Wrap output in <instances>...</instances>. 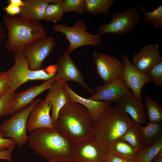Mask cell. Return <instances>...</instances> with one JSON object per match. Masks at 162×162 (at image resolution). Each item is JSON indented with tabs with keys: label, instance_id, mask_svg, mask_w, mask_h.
<instances>
[{
	"label": "cell",
	"instance_id": "1",
	"mask_svg": "<svg viewBox=\"0 0 162 162\" xmlns=\"http://www.w3.org/2000/svg\"><path fill=\"white\" fill-rule=\"evenodd\" d=\"M93 122L84 106L69 102L59 111L54 128L75 145L95 137Z\"/></svg>",
	"mask_w": 162,
	"mask_h": 162
},
{
	"label": "cell",
	"instance_id": "2",
	"mask_svg": "<svg viewBox=\"0 0 162 162\" xmlns=\"http://www.w3.org/2000/svg\"><path fill=\"white\" fill-rule=\"evenodd\" d=\"M27 142L35 153L48 162L73 160L74 145L54 128H41L31 132Z\"/></svg>",
	"mask_w": 162,
	"mask_h": 162
},
{
	"label": "cell",
	"instance_id": "3",
	"mask_svg": "<svg viewBox=\"0 0 162 162\" xmlns=\"http://www.w3.org/2000/svg\"><path fill=\"white\" fill-rule=\"evenodd\" d=\"M3 19L7 29L5 47L8 52H21L34 41L46 36V31L39 21L20 16H7Z\"/></svg>",
	"mask_w": 162,
	"mask_h": 162
},
{
	"label": "cell",
	"instance_id": "4",
	"mask_svg": "<svg viewBox=\"0 0 162 162\" xmlns=\"http://www.w3.org/2000/svg\"><path fill=\"white\" fill-rule=\"evenodd\" d=\"M134 122L127 114L117 106L105 110L93 123L95 138L100 144L107 149L121 138Z\"/></svg>",
	"mask_w": 162,
	"mask_h": 162
},
{
	"label": "cell",
	"instance_id": "5",
	"mask_svg": "<svg viewBox=\"0 0 162 162\" xmlns=\"http://www.w3.org/2000/svg\"><path fill=\"white\" fill-rule=\"evenodd\" d=\"M15 63L7 71L10 85L8 92L15 93L16 90L24 83L31 81L41 80L45 81L54 78L56 75V64L38 70L30 69L26 58L21 52L14 53Z\"/></svg>",
	"mask_w": 162,
	"mask_h": 162
},
{
	"label": "cell",
	"instance_id": "6",
	"mask_svg": "<svg viewBox=\"0 0 162 162\" xmlns=\"http://www.w3.org/2000/svg\"><path fill=\"white\" fill-rule=\"evenodd\" d=\"M87 26L81 19L77 20L73 26L63 24L54 25L52 29L56 32L64 34L69 44L67 51L70 54L80 47L87 45L95 46L102 42L99 34H92L87 32Z\"/></svg>",
	"mask_w": 162,
	"mask_h": 162
},
{
	"label": "cell",
	"instance_id": "7",
	"mask_svg": "<svg viewBox=\"0 0 162 162\" xmlns=\"http://www.w3.org/2000/svg\"><path fill=\"white\" fill-rule=\"evenodd\" d=\"M40 99L34 100L26 108L13 114L0 125V131L6 138L12 139L19 147L27 142V122L29 114L34 107Z\"/></svg>",
	"mask_w": 162,
	"mask_h": 162
},
{
	"label": "cell",
	"instance_id": "8",
	"mask_svg": "<svg viewBox=\"0 0 162 162\" xmlns=\"http://www.w3.org/2000/svg\"><path fill=\"white\" fill-rule=\"evenodd\" d=\"M140 19V12L134 7L127 8L122 13L116 11L109 23L100 26L97 34L100 36L110 33L123 35L132 31Z\"/></svg>",
	"mask_w": 162,
	"mask_h": 162
},
{
	"label": "cell",
	"instance_id": "9",
	"mask_svg": "<svg viewBox=\"0 0 162 162\" xmlns=\"http://www.w3.org/2000/svg\"><path fill=\"white\" fill-rule=\"evenodd\" d=\"M56 44L54 37L46 36L34 41L21 52L26 58L29 68L38 70L42 69L43 61L52 52Z\"/></svg>",
	"mask_w": 162,
	"mask_h": 162
},
{
	"label": "cell",
	"instance_id": "10",
	"mask_svg": "<svg viewBox=\"0 0 162 162\" xmlns=\"http://www.w3.org/2000/svg\"><path fill=\"white\" fill-rule=\"evenodd\" d=\"M93 57L97 73L104 82L108 83L121 77L122 63L117 58L94 50Z\"/></svg>",
	"mask_w": 162,
	"mask_h": 162
},
{
	"label": "cell",
	"instance_id": "11",
	"mask_svg": "<svg viewBox=\"0 0 162 162\" xmlns=\"http://www.w3.org/2000/svg\"><path fill=\"white\" fill-rule=\"evenodd\" d=\"M123 70L121 79L127 87L130 88L135 96L142 101V88L146 83L152 82L148 75L137 69L130 61L128 56L123 54L122 56Z\"/></svg>",
	"mask_w": 162,
	"mask_h": 162
},
{
	"label": "cell",
	"instance_id": "12",
	"mask_svg": "<svg viewBox=\"0 0 162 162\" xmlns=\"http://www.w3.org/2000/svg\"><path fill=\"white\" fill-rule=\"evenodd\" d=\"M67 51L64 52L59 58L57 65L56 75L60 83L73 81L78 83L90 94H93L95 91L85 82L80 71L71 58Z\"/></svg>",
	"mask_w": 162,
	"mask_h": 162
},
{
	"label": "cell",
	"instance_id": "13",
	"mask_svg": "<svg viewBox=\"0 0 162 162\" xmlns=\"http://www.w3.org/2000/svg\"><path fill=\"white\" fill-rule=\"evenodd\" d=\"M107 151L94 138L74 145V162H104Z\"/></svg>",
	"mask_w": 162,
	"mask_h": 162
},
{
	"label": "cell",
	"instance_id": "14",
	"mask_svg": "<svg viewBox=\"0 0 162 162\" xmlns=\"http://www.w3.org/2000/svg\"><path fill=\"white\" fill-rule=\"evenodd\" d=\"M51 104L46 97L40 100L33 107L28 117L27 122V131L32 132L41 128H54L50 115Z\"/></svg>",
	"mask_w": 162,
	"mask_h": 162
},
{
	"label": "cell",
	"instance_id": "15",
	"mask_svg": "<svg viewBox=\"0 0 162 162\" xmlns=\"http://www.w3.org/2000/svg\"><path fill=\"white\" fill-rule=\"evenodd\" d=\"M95 93L89 99L117 103L123 97L129 93V90L121 78L113 82L96 86Z\"/></svg>",
	"mask_w": 162,
	"mask_h": 162
},
{
	"label": "cell",
	"instance_id": "16",
	"mask_svg": "<svg viewBox=\"0 0 162 162\" xmlns=\"http://www.w3.org/2000/svg\"><path fill=\"white\" fill-rule=\"evenodd\" d=\"M162 60L158 44H149L143 47L133 57V65L143 73L148 74L151 69Z\"/></svg>",
	"mask_w": 162,
	"mask_h": 162
},
{
	"label": "cell",
	"instance_id": "17",
	"mask_svg": "<svg viewBox=\"0 0 162 162\" xmlns=\"http://www.w3.org/2000/svg\"><path fill=\"white\" fill-rule=\"evenodd\" d=\"M57 79L56 75L53 78L41 84L32 86L26 90L15 93L12 114L27 108L35 97L52 87L57 82Z\"/></svg>",
	"mask_w": 162,
	"mask_h": 162
},
{
	"label": "cell",
	"instance_id": "18",
	"mask_svg": "<svg viewBox=\"0 0 162 162\" xmlns=\"http://www.w3.org/2000/svg\"><path fill=\"white\" fill-rule=\"evenodd\" d=\"M141 101L130 91L116 103L117 106L128 114L134 122L141 124L146 121L144 105Z\"/></svg>",
	"mask_w": 162,
	"mask_h": 162
},
{
	"label": "cell",
	"instance_id": "19",
	"mask_svg": "<svg viewBox=\"0 0 162 162\" xmlns=\"http://www.w3.org/2000/svg\"><path fill=\"white\" fill-rule=\"evenodd\" d=\"M49 90L47 94L51 104V117L53 127L60 110L67 104L70 102V98L64 83L57 82Z\"/></svg>",
	"mask_w": 162,
	"mask_h": 162
},
{
	"label": "cell",
	"instance_id": "20",
	"mask_svg": "<svg viewBox=\"0 0 162 162\" xmlns=\"http://www.w3.org/2000/svg\"><path fill=\"white\" fill-rule=\"evenodd\" d=\"M64 84L69 94L70 102L77 103L84 106L94 122L100 117L105 110L111 106V103L109 102L82 97L73 91L67 83L64 82Z\"/></svg>",
	"mask_w": 162,
	"mask_h": 162
},
{
	"label": "cell",
	"instance_id": "21",
	"mask_svg": "<svg viewBox=\"0 0 162 162\" xmlns=\"http://www.w3.org/2000/svg\"><path fill=\"white\" fill-rule=\"evenodd\" d=\"M25 5L20 7V16L43 20L46 9L50 4L49 0H23Z\"/></svg>",
	"mask_w": 162,
	"mask_h": 162
},
{
	"label": "cell",
	"instance_id": "22",
	"mask_svg": "<svg viewBox=\"0 0 162 162\" xmlns=\"http://www.w3.org/2000/svg\"><path fill=\"white\" fill-rule=\"evenodd\" d=\"M107 151L124 159L135 160L138 151L128 142L120 138L107 149Z\"/></svg>",
	"mask_w": 162,
	"mask_h": 162
},
{
	"label": "cell",
	"instance_id": "23",
	"mask_svg": "<svg viewBox=\"0 0 162 162\" xmlns=\"http://www.w3.org/2000/svg\"><path fill=\"white\" fill-rule=\"evenodd\" d=\"M140 124L134 122L121 138L138 151L146 147L140 130Z\"/></svg>",
	"mask_w": 162,
	"mask_h": 162
},
{
	"label": "cell",
	"instance_id": "24",
	"mask_svg": "<svg viewBox=\"0 0 162 162\" xmlns=\"http://www.w3.org/2000/svg\"><path fill=\"white\" fill-rule=\"evenodd\" d=\"M146 147L153 144L162 137V123L149 122L145 126L140 127Z\"/></svg>",
	"mask_w": 162,
	"mask_h": 162
},
{
	"label": "cell",
	"instance_id": "25",
	"mask_svg": "<svg viewBox=\"0 0 162 162\" xmlns=\"http://www.w3.org/2000/svg\"><path fill=\"white\" fill-rule=\"evenodd\" d=\"M115 2V0H85L86 12L94 15H107Z\"/></svg>",
	"mask_w": 162,
	"mask_h": 162
},
{
	"label": "cell",
	"instance_id": "26",
	"mask_svg": "<svg viewBox=\"0 0 162 162\" xmlns=\"http://www.w3.org/2000/svg\"><path fill=\"white\" fill-rule=\"evenodd\" d=\"M162 149V137L150 146L138 151L135 158L136 162H150L157 154Z\"/></svg>",
	"mask_w": 162,
	"mask_h": 162
},
{
	"label": "cell",
	"instance_id": "27",
	"mask_svg": "<svg viewBox=\"0 0 162 162\" xmlns=\"http://www.w3.org/2000/svg\"><path fill=\"white\" fill-rule=\"evenodd\" d=\"M145 105L149 122H162V106L154 99L149 97L146 98Z\"/></svg>",
	"mask_w": 162,
	"mask_h": 162
},
{
	"label": "cell",
	"instance_id": "28",
	"mask_svg": "<svg viewBox=\"0 0 162 162\" xmlns=\"http://www.w3.org/2000/svg\"><path fill=\"white\" fill-rule=\"evenodd\" d=\"M134 2L144 14L143 20L147 23H151L154 27L158 30L162 28V5H160L152 11H146V8Z\"/></svg>",
	"mask_w": 162,
	"mask_h": 162
},
{
	"label": "cell",
	"instance_id": "29",
	"mask_svg": "<svg viewBox=\"0 0 162 162\" xmlns=\"http://www.w3.org/2000/svg\"><path fill=\"white\" fill-rule=\"evenodd\" d=\"M62 2L56 4H49L46 9L43 20L56 23L62 19L64 13Z\"/></svg>",
	"mask_w": 162,
	"mask_h": 162
},
{
	"label": "cell",
	"instance_id": "30",
	"mask_svg": "<svg viewBox=\"0 0 162 162\" xmlns=\"http://www.w3.org/2000/svg\"><path fill=\"white\" fill-rule=\"evenodd\" d=\"M15 94L8 91L0 98V118L12 114Z\"/></svg>",
	"mask_w": 162,
	"mask_h": 162
},
{
	"label": "cell",
	"instance_id": "31",
	"mask_svg": "<svg viewBox=\"0 0 162 162\" xmlns=\"http://www.w3.org/2000/svg\"><path fill=\"white\" fill-rule=\"evenodd\" d=\"M62 4L64 13L74 12L83 15L86 12L85 0H64Z\"/></svg>",
	"mask_w": 162,
	"mask_h": 162
},
{
	"label": "cell",
	"instance_id": "32",
	"mask_svg": "<svg viewBox=\"0 0 162 162\" xmlns=\"http://www.w3.org/2000/svg\"><path fill=\"white\" fill-rule=\"evenodd\" d=\"M148 75L156 86H162V60L151 69Z\"/></svg>",
	"mask_w": 162,
	"mask_h": 162
},
{
	"label": "cell",
	"instance_id": "33",
	"mask_svg": "<svg viewBox=\"0 0 162 162\" xmlns=\"http://www.w3.org/2000/svg\"><path fill=\"white\" fill-rule=\"evenodd\" d=\"M10 85L9 77L7 71L0 74V98L8 91Z\"/></svg>",
	"mask_w": 162,
	"mask_h": 162
},
{
	"label": "cell",
	"instance_id": "34",
	"mask_svg": "<svg viewBox=\"0 0 162 162\" xmlns=\"http://www.w3.org/2000/svg\"><path fill=\"white\" fill-rule=\"evenodd\" d=\"M16 145L15 142L12 139L4 137L0 131V151L14 149Z\"/></svg>",
	"mask_w": 162,
	"mask_h": 162
},
{
	"label": "cell",
	"instance_id": "35",
	"mask_svg": "<svg viewBox=\"0 0 162 162\" xmlns=\"http://www.w3.org/2000/svg\"><path fill=\"white\" fill-rule=\"evenodd\" d=\"M8 16H14L15 15H20L21 12L20 7L11 4H8V5L3 8Z\"/></svg>",
	"mask_w": 162,
	"mask_h": 162
},
{
	"label": "cell",
	"instance_id": "36",
	"mask_svg": "<svg viewBox=\"0 0 162 162\" xmlns=\"http://www.w3.org/2000/svg\"><path fill=\"white\" fill-rule=\"evenodd\" d=\"M124 159L107 152L104 162H124Z\"/></svg>",
	"mask_w": 162,
	"mask_h": 162
},
{
	"label": "cell",
	"instance_id": "37",
	"mask_svg": "<svg viewBox=\"0 0 162 162\" xmlns=\"http://www.w3.org/2000/svg\"><path fill=\"white\" fill-rule=\"evenodd\" d=\"M14 149L12 148L0 151V159L12 161V153Z\"/></svg>",
	"mask_w": 162,
	"mask_h": 162
},
{
	"label": "cell",
	"instance_id": "38",
	"mask_svg": "<svg viewBox=\"0 0 162 162\" xmlns=\"http://www.w3.org/2000/svg\"><path fill=\"white\" fill-rule=\"evenodd\" d=\"M8 4H11L20 7L25 5V3L23 0H8L7 1Z\"/></svg>",
	"mask_w": 162,
	"mask_h": 162
},
{
	"label": "cell",
	"instance_id": "39",
	"mask_svg": "<svg viewBox=\"0 0 162 162\" xmlns=\"http://www.w3.org/2000/svg\"><path fill=\"white\" fill-rule=\"evenodd\" d=\"M153 160L155 162H162V157H155Z\"/></svg>",
	"mask_w": 162,
	"mask_h": 162
},
{
	"label": "cell",
	"instance_id": "40",
	"mask_svg": "<svg viewBox=\"0 0 162 162\" xmlns=\"http://www.w3.org/2000/svg\"><path fill=\"white\" fill-rule=\"evenodd\" d=\"M4 35V32L3 28L1 26V25H0V40L3 37Z\"/></svg>",
	"mask_w": 162,
	"mask_h": 162
},
{
	"label": "cell",
	"instance_id": "41",
	"mask_svg": "<svg viewBox=\"0 0 162 162\" xmlns=\"http://www.w3.org/2000/svg\"><path fill=\"white\" fill-rule=\"evenodd\" d=\"M124 162H136L135 160L124 159Z\"/></svg>",
	"mask_w": 162,
	"mask_h": 162
},
{
	"label": "cell",
	"instance_id": "42",
	"mask_svg": "<svg viewBox=\"0 0 162 162\" xmlns=\"http://www.w3.org/2000/svg\"><path fill=\"white\" fill-rule=\"evenodd\" d=\"M74 162L73 160H70V161H60V162Z\"/></svg>",
	"mask_w": 162,
	"mask_h": 162
},
{
	"label": "cell",
	"instance_id": "43",
	"mask_svg": "<svg viewBox=\"0 0 162 162\" xmlns=\"http://www.w3.org/2000/svg\"><path fill=\"white\" fill-rule=\"evenodd\" d=\"M4 72H2V71H0V74H2V73H3Z\"/></svg>",
	"mask_w": 162,
	"mask_h": 162
}]
</instances>
